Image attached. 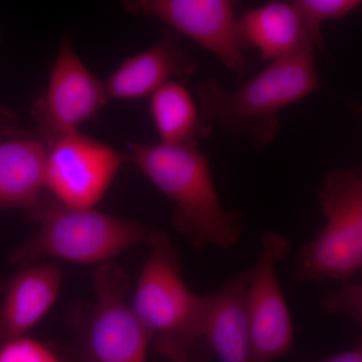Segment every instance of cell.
I'll return each mask as SVG.
<instances>
[{
	"instance_id": "6da1fadb",
	"label": "cell",
	"mask_w": 362,
	"mask_h": 362,
	"mask_svg": "<svg viewBox=\"0 0 362 362\" xmlns=\"http://www.w3.org/2000/svg\"><path fill=\"white\" fill-rule=\"evenodd\" d=\"M315 49L271 62L263 70L228 90L216 78L195 88L202 118L228 134L264 149L276 139L281 113L321 89Z\"/></svg>"
},
{
	"instance_id": "7a4b0ae2",
	"label": "cell",
	"mask_w": 362,
	"mask_h": 362,
	"mask_svg": "<svg viewBox=\"0 0 362 362\" xmlns=\"http://www.w3.org/2000/svg\"><path fill=\"white\" fill-rule=\"evenodd\" d=\"M126 156L173 202V226L192 247L230 250L239 243L244 216L223 206L199 147L131 143Z\"/></svg>"
},
{
	"instance_id": "3957f363",
	"label": "cell",
	"mask_w": 362,
	"mask_h": 362,
	"mask_svg": "<svg viewBox=\"0 0 362 362\" xmlns=\"http://www.w3.org/2000/svg\"><path fill=\"white\" fill-rule=\"evenodd\" d=\"M146 243L149 256L131 307L157 354L169 362H187L202 340L206 296L188 287L180 252L165 230L150 228Z\"/></svg>"
},
{
	"instance_id": "277c9868",
	"label": "cell",
	"mask_w": 362,
	"mask_h": 362,
	"mask_svg": "<svg viewBox=\"0 0 362 362\" xmlns=\"http://www.w3.org/2000/svg\"><path fill=\"white\" fill-rule=\"evenodd\" d=\"M30 218L39 221V230L11 251V265H30L47 258L103 265L146 242L151 228L95 209L63 206L49 195Z\"/></svg>"
},
{
	"instance_id": "5b68a950",
	"label": "cell",
	"mask_w": 362,
	"mask_h": 362,
	"mask_svg": "<svg viewBox=\"0 0 362 362\" xmlns=\"http://www.w3.org/2000/svg\"><path fill=\"white\" fill-rule=\"evenodd\" d=\"M325 218L321 232L295 259V282H349L362 268V175L337 168L324 178L318 192Z\"/></svg>"
},
{
	"instance_id": "8992f818",
	"label": "cell",
	"mask_w": 362,
	"mask_h": 362,
	"mask_svg": "<svg viewBox=\"0 0 362 362\" xmlns=\"http://www.w3.org/2000/svg\"><path fill=\"white\" fill-rule=\"evenodd\" d=\"M94 302L71 312L75 362H147L150 338L128 302L127 274L113 262L93 275Z\"/></svg>"
},
{
	"instance_id": "52a82bcc",
	"label": "cell",
	"mask_w": 362,
	"mask_h": 362,
	"mask_svg": "<svg viewBox=\"0 0 362 362\" xmlns=\"http://www.w3.org/2000/svg\"><path fill=\"white\" fill-rule=\"evenodd\" d=\"M291 252L289 240L269 230L252 268H247V314L252 362H274L287 356L295 342L291 313L277 277L278 264Z\"/></svg>"
},
{
	"instance_id": "ba28073f",
	"label": "cell",
	"mask_w": 362,
	"mask_h": 362,
	"mask_svg": "<svg viewBox=\"0 0 362 362\" xmlns=\"http://www.w3.org/2000/svg\"><path fill=\"white\" fill-rule=\"evenodd\" d=\"M126 160V153L80 130L61 136L47 144V194L63 206L95 209Z\"/></svg>"
},
{
	"instance_id": "9c48e42d",
	"label": "cell",
	"mask_w": 362,
	"mask_h": 362,
	"mask_svg": "<svg viewBox=\"0 0 362 362\" xmlns=\"http://www.w3.org/2000/svg\"><path fill=\"white\" fill-rule=\"evenodd\" d=\"M128 13L156 18L192 40L240 80L251 71L230 0H127Z\"/></svg>"
},
{
	"instance_id": "30bf717a",
	"label": "cell",
	"mask_w": 362,
	"mask_h": 362,
	"mask_svg": "<svg viewBox=\"0 0 362 362\" xmlns=\"http://www.w3.org/2000/svg\"><path fill=\"white\" fill-rule=\"evenodd\" d=\"M108 100L105 83L78 58L70 37L64 35L47 88L33 108L40 137L47 145L78 131L99 114Z\"/></svg>"
},
{
	"instance_id": "8fae6325",
	"label": "cell",
	"mask_w": 362,
	"mask_h": 362,
	"mask_svg": "<svg viewBox=\"0 0 362 362\" xmlns=\"http://www.w3.org/2000/svg\"><path fill=\"white\" fill-rule=\"evenodd\" d=\"M63 268L58 264L21 266L0 285V340L28 335L59 296Z\"/></svg>"
},
{
	"instance_id": "7c38bea8",
	"label": "cell",
	"mask_w": 362,
	"mask_h": 362,
	"mask_svg": "<svg viewBox=\"0 0 362 362\" xmlns=\"http://www.w3.org/2000/svg\"><path fill=\"white\" fill-rule=\"evenodd\" d=\"M197 71V59L166 30L156 44L125 59L105 88L109 99H140L151 96L169 82L185 84Z\"/></svg>"
},
{
	"instance_id": "4fadbf2b",
	"label": "cell",
	"mask_w": 362,
	"mask_h": 362,
	"mask_svg": "<svg viewBox=\"0 0 362 362\" xmlns=\"http://www.w3.org/2000/svg\"><path fill=\"white\" fill-rule=\"evenodd\" d=\"M47 154L40 136L16 129L0 139V211L21 209L30 216L49 197Z\"/></svg>"
},
{
	"instance_id": "5bb4252c",
	"label": "cell",
	"mask_w": 362,
	"mask_h": 362,
	"mask_svg": "<svg viewBox=\"0 0 362 362\" xmlns=\"http://www.w3.org/2000/svg\"><path fill=\"white\" fill-rule=\"evenodd\" d=\"M247 276L246 269L216 291L204 295L202 338L221 362H252Z\"/></svg>"
},
{
	"instance_id": "9a60e30c",
	"label": "cell",
	"mask_w": 362,
	"mask_h": 362,
	"mask_svg": "<svg viewBox=\"0 0 362 362\" xmlns=\"http://www.w3.org/2000/svg\"><path fill=\"white\" fill-rule=\"evenodd\" d=\"M238 28L244 49L255 47L270 63L314 49L292 1H270L247 11L238 18Z\"/></svg>"
},
{
	"instance_id": "2e32d148",
	"label": "cell",
	"mask_w": 362,
	"mask_h": 362,
	"mask_svg": "<svg viewBox=\"0 0 362 362\" xmlns=\"http://www.w3.org/2000/svg\"><path fill=\"white\" fill-rule=\"evenodd\" d=\"M149 109L162 144L199 147L213 129L202 118L197 100L181 82H169L153 93Z\"/></svg>"
},
{
	"instance_id": "e0dca14e",
	"label": "cell",
	"mask_w": 362,
	"mask_h": 362,
	"mask_svg": "<svg viewBox=\"0 0 362 362\" xmlns=\"http://www.w3.org/2000/svg\"><path fill=\"white\" fill-rule=\"evenodd\" d=\"M314 49L324 51L322 26L342 20L361 6V0H293Z\"/></svg>"
},
{
	"instance_id": "ac0fdd59",
	"label": "cell",
	"mask_w": 362,
	"mask_h": 362,
	"mask_svg": "<svg viewBox=\"0 0 362 362\" xmlns=\"http://www.w3.org/2000/svg\"><path fill=\"white\" fill-rule=\"evenodd\" d=\"M0 362H75L58 347L25 335L0 340Z\"/></svg>"
},
{
	"instance_id": "d6986e66",
	"label": "cell",
	"mask_w": 362,
	"mask_h": 362,
	"mask_svg": "<svg viewBox=\"0 0 362 362\" xmlns=\"http://www.w3.org/2000/svg\"><path fill=\"white\" fill-rule=\"evenodd\" d=\"M326 315H346L361 327L362 285L361 283L345 282L343 287L324 295L321 301Z\"/></svg>"
},
{
	"instance_id": "ffe728a7",
	"label": "cell",
	"mask_w": 362,
	"mask_h": 362,
	"mask_svg": "<svg viewBox=\"0 0 362 362\" xmlns=\"http://www.w3.org/2000/svg\"><path fill=\"white\" fill-rule=\"evenodd\" d=\"M317 362H362V346L361 342L356 345L354 349L325 357Z\"/></svg>"
},
{
	"instance_id": "44dd1931",
	"label": "cell",
	"mask_w": 362,
	"mask_h": 362,
	"mask_svg": "<svg viewBox=\"0 0 362 362\" xmlns=\"http://www.w3.org/2000/svg\"><path fill=\"white\" fill-rule=\"evenodd\" d=\"M16 130V118L13 112L0 108V139Z\"/></svg>"
},
{
	"instance_id": "7402d4cb",
	"label": "cell",
	"mask_w": 362,
	"mask_h": 362,
	"mask_svg": "<svg viewBox=\"0 0 362 362\" xmlns=\"http://www.w3.org/2000/svg\"><path fill=\"white\" fill-rule=\"evenodd\" d=\"M214 356L209 345L204 340H201L187 362H213Z\"/></svg>"
},
{
	"instance_id": "603a6c76",
	"label": "cell",
	"mask_w": 362,
	"mask_h": 362,
	"mask_svg": "<svg viewBox=\"0 0 362 362\" xmlns=\"http://www.w3.org/2000/svg\"><path fill=\"white\" fill-rule=\"evenodd\" d=\"M0 42H1V33H0Z\"/></svg>"
}]
</instances>
